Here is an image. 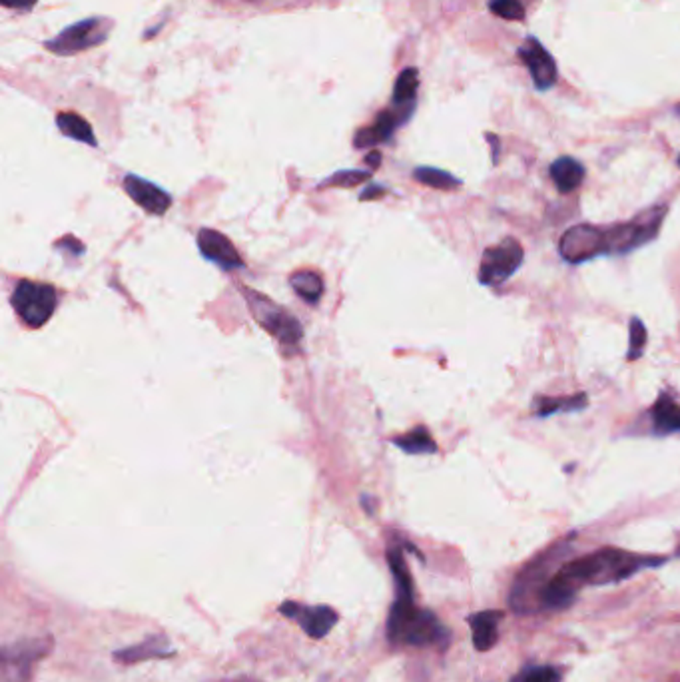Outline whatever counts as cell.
<instances>
[{
	"instance_id": "obj_30",
	"label": "cell",
	"mask_w": 680,
	"mask_h": 682,
	"mask_svg": "<svg viewBox=\"0 0 680 682\" xmlns=\"http://www.w3.org/2000/svg\"><path fill=\"white\" fill-rule=\"evenodd\" d=\"M370 178H371L370 172H363V170H344V172H337L331 178H327L324 186L352 188V186H357V183H361V182H368Z\"/></svg>"
},
{
	"instance_id": "obj_10",
	"label": "cell",
	"mask_w": 680,
	"mask_h": 682,
	"mask_svg": "<svg viewBox=\"0 0 680 682\" xmlns=\"http://www.w3.org/2000/svg\"><path fill=\"white\" fill-rule=\"evenodd\" d=\"M517 56L523 60V64L527 66L537 90L545 92L557 84V78H559L557 63L555 58L548 55L547 48L540 45L539 38L527 37L517 50Z\"/></svg>"
},
{
	"instance_id": "obj_16",
	"label": "cell",
	"mask_w": 680,
	"mask_h": 682,
	"mask_svg": "<svg viewBox=\"0 0 680 682\" xmlns=\"http://www.w3.org/2000/svg\"><path fill=\"white\" fill-rule=\"evenodd\" d=\"M579 589L571 584L569 581L561 576L559 573H555L548 583L543 587V591L539 592V610H565L569 609L574 601H577Z\"/></svg>"
},
{
	"instance_id": "obj_33",
	"label": "cell",
	"mask_w": 680,
	"mask_h": 682,
	"mask_svg": "<svg viewBox=\"0 0 680 682\" xmlns=\"http://www.w3.org/2000/svg\"><path fill=\"white\" fill-rule=\"evenodd\" d=\"M373 194H383V188H371L370 192H365V194L361 196L363 200H368V198H371Z\"/></svg>"
},
{
	"instance_id": "obj_8",
	"label": "cell",
	"mask_w": 680,
	"mask_h": 682,
	"mask_svg": "<svg viewBox=\"0 0 680 682\" xmlns=\"http://www.w3.org/2000/svg\"><path fill=\"white\" fill-rule=\"evenodd\" d=\"M525 258L523 246L515 238H505L495 246L487 248L479 268V282L483 286H499L517 272Z\"/></svg>"
},
{
	"instance_id": "obj_21",
	"label": "cell",
	"mask_w": 680,
	"mask_h": 682,
	"mask_svg": "<svg viewBox=\"0 0 680 682\" xmlns=\"http://www.w3.org/2000/svg\"><path fill=\"white\" fill-rule=\"evenodd\" d=\"M56 126L60 132L64 136L76 140V142L89 144V146H98V140H96L92 126L89 124V120L82 118L81 114L76 112H60L56 116Z\"/></svg>"
},
{
	"instance_id": "obj_32",
	"label": "cell",
	"mask_w": 680,
	"mask_h": 682,
	"mask_svg": "<svg viewBox=\"0 0 680 682\" xmlns=\"http://www.w3.org/2000/svg\"><path fill=\"white\" fill-rule=\"evenodd\" d=\"M365 162H368L371 166V168L376 170L378 166L381 164V154L379 152H371V154H368V158H365Z\"/></svg>"
},
{
	"instance_id": "obj_12",
	"label": "cell",
	"mask_w": 680,
	"mask_h": 682,
	"mask_svg": "<svg viewBox=\"0 0 680 682\" xmlns=\"http://www.w3.org/2000/svg\"><path fill=\"white\" fill-rule=\"evenodd\" d=\"M124 190L138 206L144 208L146 212L152 216H162L168 212V208L172 206V198L168 192H164L152 182L136 176V174H128L124 178Z\"/></svg>"
},
{
	"instance_id": "obj_7",
	"label": "cell",
	"mask_w": 680,
	"mask_h": 682,
	"mask_svg": "<svg viewBox=\"0 0 680 682\" xmlns=\"http://www.w3.org/2000/svg\"><path fill=\"white\" fill-rule=\"evenodd\" d=\"M665 208H655L636 216L633 222L618 224L607 232V253H626L650 242L659 234Z\"/></svg>"
},
{
	"instance_id": "obj_11",
	"label": "cell",
	"mask_w": 680,
	"mask_h": 682,
	"mask_svg": "<svg viewBox=\"0 0 680 682\" xmlns=\"http://www.w3.org/2000/svg\"><path fill=\"white\" fill-rule=\"evenodd\" d=\"M280 613L298 620L310 638H324L337 623V613L331 607H303L293 601H285L280 605Z\"/></svg>"
},
{
	"instance_id": "obj_2",
	"label": "cell",
	"mask_w": 680,
	"mask_h": 682,
	"mask_svg": "<svg viewBox=\"0 0 680 682\" xmlns=\"http://www.w3.org/2000/svg\"><path fill=\"white\" fill-rule=\"evenodd\" d=\"M387 638L394 644L429 646L446 643L449 631L435 613L420 609L413 599H397L389 610Z\"/></svg>"
},
{
	"instance_id": "obj_17",
	"label": "cell",
	"mask_w": 680,
	"mask_h": 682,
	"mask_svg": "<svg viewBox=\"0 0 680 682\" xmlns=\"http://www.w3.org/2000/svg\"><path fill=\"white\" fill-rule=\"evenodd\" d=\"M417 90H420V70L405 68L404 72H399L394 86V110L404 122L412 118L415 110Z\"/></svg>"
},
{
	"instance_id": "obj_4",
	"label": "cell",
	"mask_w": 680,
	"mask_h": 682,
	"mask_svg": "<svg viewBox=\"0 0 680 682\" xmlns=\"http://www.w3.org/2000/svg\"><path fill=\"white\" fill-rule=\"evenodd\" d=\"M112 32V21L104 16H90V19L78 21L64 30H60L55 38L45 42V48L56 56H72L78 52L90 50L104 45Z\"/></svg>"
},
{
	"instance_id": "obj_14",
	"label": "cell",
	"mask_w": 680,
	"mask_h": 682,
	"mask_svg": "<svg viewBox=\"0 0 680 682\" xmlns=\"http://www.w3.org/2000/svg\"><path fill=\"white\" fill-rule=\"evenodd\" d=\"M503 617V610H481L467 618L473 631V646L479 652L491 651L499 643V623Z\"/></svg>"
},
{
	"instance_id": "obj_15",
	"label": "cell",
	"mask_w": 680,
	"mask_h": 682,
	"mask_svg": "<svg viewBox=\"0 0 680 682\" xmlns=\"http://www.w3.org/2000/svg\"><path fill=\"white\" fill-rule=\"evenodd\" d=\"M401 124H404V120H401V116L394 108L386 110V112H379L376 122H373L371 126H365L361 130H357L353 144H355V148H371V146H378L381 142H387V140L394 136L397 126H401Z\"/></svg>"
},
{
	"instance_id": "obj_22",
	"label": "cell",
	"mask_w": 680,
	"mask_h": 682,
	"mask_svg": "<svg viewBox=\"0 0 680 682\" xmlns=\"http://www.w3.org/2000/svg\"><path fill=\"white\" fill-rule=\"evenodd\" d=\"M290 284L295 290V294L308 303H318L321 294H324V277H321L318 272H311V269L295 272L290 277Z\"/></svg>"
},
{
	"instance_id": "obj_3",
	"label": "cell",
	"mask_w": 680,
	"mask_h": 682,
	"mask_svg": "<svg viewBox=\"0 0 680 682\" xmlns=\"http://www.w3.org/2000/svg\"><path fill=\"white\" fill-rule=\"evenodd\" d=\"M565 550H569V539L563 543L555 545L547 553L539 555L533 563H529L517 575V581L511 589V609L521 615H531L539 610V592L543 591L545 584L551 579L553 567L561 561Z\"/></svg>"
},
{
	"instance_id": "obj_26",
	"label": "cell",
	"mask_w": 680,
	"mask_h": 682,
	"mask_svg": "<svg viewBox=\"0 0 680 682\" xmlns=\"http://www.w3.org/2000/svg\"><path fill=\"white\" fill-rule=\"evenodd\" d=\"M587 407V396L585 393H579V396L573 397H543L537 399V415L539 417H547L553 413H559V411H579Z\"/></svg>"
},
{
	"instance_id": "obj_28",
	"label": "cell",
	"mask_w": 680,
	"mask_h": 682,
	"mask_svg": "<svg viewBox=\"0 0 680 682\" xmlns=\"http://www.w3.org/2000/svg\"><path fill=\"white\" fill-rule=\"evenodd\" d=\"M563 672L557 667H529L521 672L515 682H561Z\"/></svg>"
},
{
	"instance_id": "obj_27",
	"label": "cell",
	"mask_w": 680,
	"mask_h": 682,
	"mask_svg": "<svg viewBox=\"0 0 680 682\" xmlns=\"http://www.w3.org/2000/svg\"><path fill=\"white\" fill-rule=\"evenodd\" d=\"M629 326H631L629 328L631 345H629V354H626V360L634 362L642 355L644 345H647V328H644V323L639 318H633Z\"/></svg>"
},
{
	"instance_id": "obj_9",
	"label": "cell",
	"mask_w": 680,
	"mask_h": 682,
	"mask_svg": "<svg viewBox=\"0 0 680 682\" xmlns=\"http://www.w3.org/2000/svg\"><path fill=\"white\" fill-rule=\"evenodd\" d=\"M559 253L571 264H582L607 253V232L597 226H573L561 235Z\"/></svg>"
},
{
	"instance_id": "obj_1",
	"label": "cell",
	"mask_w": 680,
	"mask_h": 682,
	"mask_svg": "<svg viewBox=\"0 0 680 682\" xmlns=\"http://www.w3.org/2000/svg\"><path fill=\"white\" fill-rule=\"evenodd\" d=\"M667 563L665 557H644L634 555L623 549H600L587 557L574 558L557 568V573L565 576L574 587H600V584L621 583L636 575L642 568L660 567Z\"/></svg>"
},
{
	"instance_id": "obj_34",
	"label": "cell",
	"mask_w": 680,
	"mask_h": 682,
	"mask_svg": "<svg viewBox=\"0 0 680 682\" xmlns=\"http://www.w3.org/2000/svg\"><path fill=\"white\" fill-rule=\"evenodd\" d=\"M676 162H678V166H680V156H678V160H676Z\"/></svg>"
},
{
	"instance_id": "obj_31",
	"label": "cell",
	"mask_w": 680,
	"mask_h": 682,
	"mask_svg": "<svg viewBox=\"0 0 680 682\" xmlns=\"http://www.w3.org/2000/svg\"><path fill=\"white\" fill-rule=\"evenodd\" d=\"M38 0H0V4L4 8H13V11H30L37 6Z\"/></svg>"
},
{
	"instance_id": "obj_29",
	"label": "cell",
	"mask_w": 680,
	"mask_h": 682,
	"mask_svg": "<svg viewBox=\"0 0 680 682\" xmlns=\"http://www.w3.org/2000/svg\"><path fill=\"white\" fill-rule=\"evenodd\" d=\"M491 13L505 21H523L525 19V6L521 0H491Z\"/></svg>"
},
{
	"instance_id": "obj_25",
	"label": "cell",
	"mask_w": 680,
	"mask_h": 682,
	"mask_svg": "<svg viewBox=\"0 0 680 682\" xmlns=\"http://www.w3.org/2000/svg\"><path fill=\"white\" fill-rule=\"evenodd\" d=\"M413 178L423 183V186H429L435 190H455L461 186V180L451 176L446 170L431 168V166H420V168H415Z\"/></svg>"
},
{
	"instance_id": "obj_35",
	"label": "cell",
	"mask_w": 680,
	"mask_h": 682,
	"mask_svg": "<svg viewBox=\"0 0 680 682\" xmlns=\"http://www.w3.org/2000/svg\"><path fill=\"white\" fill-rule=\"evenodd\" d=\"M678 110H680V108H678Z\"/></svg>"
},
{
	"instance_id": "obj_23",
	"label": "cell",
	"mask_w": 680,
	"mask_h": 682,
	"mask_svg": "<svg viewBox=\"0 0 680 682\" xmlns=\"http://www.w3.org/2000/svg\"><path fill=\"white\" fill-rule=\"evenodd\" d=\"M387 563L391 573H394V581L397 587V599H413V579L409 573L407 563L404 558V553L399 549L387 550Z\"/></svg>"
},
{
	"instance_id": "obj_19",
	"label": "cell",
	"mask_w": 680,
	"mask_h": 682,
	"mask_svg": "<svg viewBox=\"0 0 680 682\" xmlns=\"http://www.w3.org/2000/svg\"><path fill=\"white\" fill-rule=\"evenodd\" d=\"M172 654L174 652L170 651V646H168V643H166V638L152 636L140 644H134V646H128V649L116 651L115 661H118L122 664H134V662L148 661V659L172 657Z\"/></svg>"
},
{
	"instance_id": "obj_13",
	"label": "cell",
	"mask_w": 680,
	"mask_h": 682,
	"mask_svg": "<svg viewBox=\"0 0 680 682\" xmlns=\"http://www.w3.org/2000/svg\"><path fill=\"white\" fill-rule=\"evenodd\" d=\"M198 248L202 251V256L208 258L214 264H217L224 269H235L242 268V258L238 250L234 248V243L225 238L224 234L210 230V227H204L198 234Z\"/></svg>"
},
{
	"instance_id": "obj_20",
	"label": "cell",
	"mask_w": 680,
	"mask_h": 682,
	"mask_svg": "<svg viewBox=\"0 0 680 682\" xmlns=\"http://www.w3.org/2000/svg\"><path fill=\"white\" fill-rule=\"evenodd\" d=\"M650 417L652 425H655V433H680V404H676L668 393H660L657 404L650 409Z\"/></svg>"
},
{
	"instance_id": "obj_24",
	"label": "cell",
	"mask_w": 680,
	"mask_h": 682,
	"mask_svg": "<svg viewBox=\"0 0 680 682\" xmlns=\"http://www.w3.org/2000/svg\"><path fill=\"white\" fill-rule=\"evenodd\" d=\"M394 443L397 448L404 449L405 453L412 455H423V453H435L438 451V443L433 441L431 433L425 427H415L413 431H409L401 437H395Z\"/></svg>"
},
{
	"instance_id": "obj_5",
	"label": "cell",
	"mask_w": 680,
	"mask_h": 682,
	"mask_svg": "<svg viewBox=\"0 0 680 682\" xmlns=\"http://www.w3.org/2000/svg\"><path fill=\"white\" fill-rule=\"evenodd\" d=\"M56 303V290L48 284L22 279V282L16 284L13 292V305L16 313H19V318L26 326L34 329L42 328L52 318Z\"/></svg>"
},
{
	"instance_id": "obj_18",
	"label": "cell",
	"mask_w": 680,
	"mask_h": 682,
	"mask_svg": "<svg viewBox=\"0 0 680 682\" xmlns=\"http://www.w3.org/2000/svg\"><path fill=\"white\" fill-rule=\"evenodd\" d=\"M548 172H551V178L561 194H571V192H574L581 186L582 178H585V166H582L579 160L571 158V156H561V158H557L551 164Z\"/></svg>"
},
{
	"instance_id": "obj_6",
	"label": "cell",
	"mask_w": 680,
	"mask_h": 682,
	"mask_svg": "<svg viewBox=\"0 0 680 682\" xmlns=\"http://www.w3.org/2000/svg\"><path fill=\"white\" fill-rule=\"evenodd\" d=\"M246 300L250 303L251 313H254V318L259 321V326L280 339V344L287 347L300 344L303 331L300 321L295 320L290 311H285L272 300H268L266 295L251 290H246Z\"/></svg>"
}]
</instances>
